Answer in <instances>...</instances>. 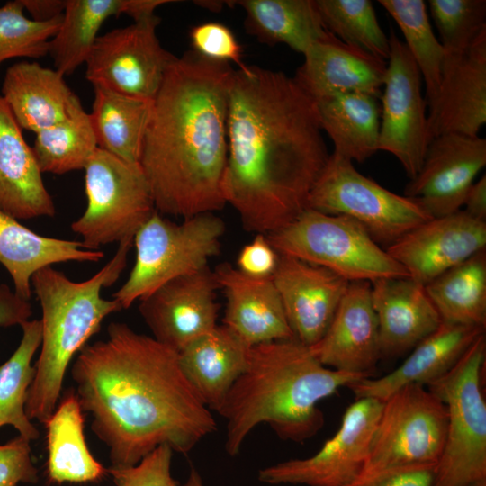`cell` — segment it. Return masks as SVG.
Returning a JSON list of instances; mask_svg holds the SVG:
<instances>
[{
    "mask_svg": "<svg viewBox=\"0 0 486 486\" xmlns=\"http://www.w3.org/2000/svg\"><path fill=\"white\" fill-rule=\"evenodd\" d=\"M292 76L313 102L348 93L380 98L387 62L347 45L330 32L311 45Z\"/></svg>",
    "mask_w": 486,
    "mask_h": 486,
    "instance_id": "cell-22",
    "label": "cell"
},
{
    "mask_svg": "<svg viewBox=\"0 0 486 486\" xmlns=\"http://www.w3.org/2000/svg\"><path fill=\"white\" fill-rule=\"evenodd\" d=\"M486 123V31L465 50L446 53L441 81L428 105L429 140L449 132L479 136Z\"/></svg>",
    "mask_w": 486,
    "mask_h": 486,
    "instance_id": "cell-18",
    "label": "cell"
},
{
    "mask_svg": "<svg viewBox=\"0 0 486 486\" xmlns=\"http://www.w3.org/2000/svg\"><path fill=\"white\" fill-rule=\"evenodd\" d=\"M104 256L102 250L87 249L81 241L38 234L0 211V263L14 292L25 300L30 301L32 277L38 270L68 261L99 262Z\"/></svg>",
    "mask_w": 486,
    "mask_h": 486,
    "instance_id": "cell-28",
    "label": "cell"
},
{
    "mask_svg": "<svg viewBox=\"0 0 486 486\" xmlns=\"http://www.w3.org/2000/svg\"><path fill=\"white\" fill-rule=\"evenodd\" d=\"M365 377L323 365L296 338L251 346L245 371L218 411L226 420V452L236 456L263 423L284 440L311 438L324 425L319 402Z\"/></svg>",
    "mask_w": 486,
    "mask_h": 486,
    "instance_id": "cell-4",
    "label": "cell"
},
{
    "mask_svg": "<svg viewBox=\"0 0 486 486\" xmlns=\"http://www.w3.org/2000/svg\"><path fill=\"white\" fill-rule=\"evenodd\" d=\"M173 453L168 446H159L137 464L110 466L108 473L116 486H179L171 473Z\"/></svg>",
    "mask_w": 486,
    "mask_h": 486,
    "instance_id": "cell-42",
    "label": "cell"
},
{
    "mask_svg": "<svg viewBox=\"0 0 486 486\" xmlns=\"http://www.w3.org/2000/svg\"><path fill=\"white\" fill-rule=\"evenodd\" d=\"M226 307L223 323L248 346L295 338L272 276L254 277L230 263L213 270Z\"/></svg>",
    "mask_w": 486,
    "mask_h": 486,
    "instance_id": "cell-21",
    "label": "cell"
},
{
    "mask_svg": "<svg viewBox=\"0 0 486 486\" xmlns=\"http://www.w3.org/2000/svg\"><path fill=\"white\" fill-rule=\"evenodd\" d=\"M279 254L264 234H256L254 238L239 250L236 268L254 277H270L275 271Z\"/></svg>",
    "mask_w": 486,
    "mask_h": 486,
    "instance_id": "cell-45",
    "label": "cell"
},
{
    "mask_svg": "<svg viewBox=\"0 0 486 486\" xmlns=\"http://www.w3.org/2000/svg\"><path fill=\"white\" fill-rule=\"evenodd\" d=\"M446 425V407L435 393L418 384L401 387L382 401L364 471L437 464Z\"/></svg>",
    "mask_w": 486,
    "mask_h": 486,
    "instance_id": "cell-11",
    "label": "cell"
},
{
    "mask_svg": "<svg viewBox=\"0 0 486 486\" xmlns=\"http://www.w3.org/2000/svg\"><path fill=\"white\" fill-rule=\"evenodd\" d=\"M125 11L126 0H67L61 24L49 42L55 69L70 76L86 64L104 22Z\"/></svg>",
    "mask_w": 486,
    "mask_h": 486,
    "instance_id": "cell-34",
    "label": "cell"
},
{
    "mask_svg": "<svg viewBox=\"0 0 486 486\" xmlns=\"http://www.w3.org/2000/svg\"><path fill=\"white\" fill-rule=\"evenodd\" d=\"M280 255L323 266L348 282L409 277L356 220L306 208L281 230L266 235Z\"/></svg>",
    "mask_w": 486,
    "mask_h": 486,
    "instance_id": "cell-8",
    "label": "cell"
},
{
    "mask_svg": "<svg viewBox=\"0 0 486 486\" xmlns=\"http://www.w3.org/2000/svg\"><path fill=\"white\" fill-rule=\"evenodd\" d=\"M30 442L18 435L0 445V486L38 482V469L32 459Z\"/></svg>",
    "mask_w": 486,
    "mask_h": 486,
    "instance_id": "cell-44",
    "label": "cell"
},
{
    "mask_svg": "<svg viewBox=\"0 0 486 486\" xmlns=\"http://www.w3.org/2000/svg\"><path fill=\"white\" fill-rule=\"evenodd\" d=\"M382 407V401L376 399H356L337 432L316 454L265 467L258 472L259 482L303 486H343L352 482L365 468Z\"/></svg>",
    "mask_w": 486,
    "mask_h": 486,
    "instance_id": "cell-14",
    "label": "cell"
},
{
    "mask_svg": "<svg viewBox=\"0 0 486 486\" xmlns=\"http://www.w3.org/2000/svg\"><path fill=\"white\" fill-rule=\"evenodd\" d=\"M485 328L442 321L439 327L418 343L406 360L386 375L365 377L350 383L356 399L383 401L403 386H428L448 373Z\"/></svg>",
    "mask_w": 486,
    "mask_h": 486,
    "instance_id": "cell-23",
    "label": "cell"
},
{
    "mask_svg": "<svg viewBox=\"0 0 486 486\" xmlns=\"http://www.w3.org/2000/svg\"><path fill=\"white\" fill-rule=\"evenodd\" d=\"M486 248V221L464 210L432 218L412 229L385 249L409 274L426 285Z\"/></svg>",
    "mask_w": 486,
    "mask_h": 486,
    "instance_id": "cell-17",
    "label": "cell"
},
{
    "mask_svg": "<svg viewBox=\"0 0 486 486\" xmlns=\"http://www.w3.org/2000/svg\"><path fill=\"white\" fill-rule=\"evenodd\" d=\"M20 326L22 329L21 342L0 365V428L13 426L20 436L32 441L40 433L28 418L25 404L35 374L32 361L41 343V322L28 320Z\"/></svg>",
    "mask_w": 486,
    "mask_h": 486,
    "instance_id": "cell-36",
    "label": "cell"
},
{
    "mask_svg": "<svg viewBox=\"0 0 486 486\" xmlns=\"http://www.w3.org/2000/svg\"><path fill=\"white\" fill-rule=\"evenodd\" d=\"M41 173L63 175L84 170L98 148L90 121L79 99L68 117L36 133L32 147Z\"/></svg>",
    "mask_w": 486,
    "mask_h": 486,
    "instance_id": "cell-35",
    "label": "cell"
},
{
    "mask_svg": "<svg viewBox=\"0 0 486 486\" xmlns=\"http://www.w3.org/2000/svg\"><path fill=\"white\" fill-rule=\"evenodd\" d=\"M307 208L350 217L376 243L388 246L433 218L417 201L384 188L334 153L310 193Z\"/></svg>",
    "mask_w": 486,
    "mask_h": 486,
    "instance_id": "cell-10",
    "label": "cell"
},
{
    "mask_svg": "<svg viewBox=\"0 0 486 486\" xmlns=\"http://www.w3.org/2000/svg\"><path fill=\"white\" fill-rule=\"evenodd\" d=\"M219 289L208 266L165 283L140 300L139 311L151 337L179 352L218 325Z\"/></svg>",
    "mask_w": 486,
    "mask_h": 486,
    "instance_id": "cell-15",
    "label": "cell"
},
{
    "mask_svg": "<svg viewBox=\"0 0 486 486\" xmlns=\"http://www.w3.org/2000/svg\"><path fill=\"white\" fill-rule=\"evenodd\" d=\"M400 29L404 44L415 60L425 83L428 105L440 86L446 52L435 35L423 0H379Z\"/></svg>",
    "mask_w": 486,
    "mask_h": 486,
    "instance_id": "cell-37",
    "label": "cell"
},
{
    "mask_svg": "<svg viewBox=\"0 0 486 486\" xmlns=\"http://www.w3.org/2000/svg\"><path fill=\"white\" fill-rule=\"evenodd\" d=\"M467 486H486V480L480 481V482L469 484Z\"/></svg>",
    "mask_w": 486,
    "mask_h": 486,
    "instance_id": "cell-51",
    "label": "cell"
},
{
    "mask_svg": "<svg viewBox=\"0 0 486 486\" xmlns=\"http://www.w3.org/2000/svg\"><path fill=\"white\" fill-rule=\"evenodd\" d=\"M272 278L294 338L313 346L326 332L350 282L323 266L280 254Z\"/></svg>",
    "mask_w": 486,
    "mask_h": 486,
    "instance_id": "cell-19",
    "label": "cell"
},
{
    "mask_svg": "<svg viewBox=\"0 0 486 486\" xmlns=\"http://www.w3.org/2000/svg\"><path fill=\"white\" fill-rule=\"evenodd\" d=\"M84 170L87 206L72 222L73 232L91 250L133 239L156 211L140 164L97 148Z\"/></svg>",
    "mask_w": 486,
    "mask_h": 486,
    "instance_id": "cell-9",
    "label": "cell"
},
{
    "mask_svg": "<svg viewBox=\"0 0 486 486\" xmlns=\"http://www.w3.org/2000/svg\"><path fill=\"white\" fill-rule=\"evenodd\" d=\"M41 175L32 148L0 95V211L18 220L54 217L56 206Z\"/></svg>",
    "mask_w": 486,
    "mask_h": 486,
    "instance_id": "cell-25",
    "label": "cell"
},
{
    "mask_svg": "<svg viewBox=\"0 0 486 486\" xmlns=\"http://www.w3.org/2000/svg\"><path fill=\"white\" fill-rule=\"evenodd\" d=\"M381 94L379 150L394 156L411 179L419 171L430 142L428 103L422 76L411 54L393 29Z\"/></svg>",
    "mask_w": 486,
    "mask_h": 486,
    "instance_id": "cell-13",
    "label": "cell"
},
{
    "mask_svg": "<svg viewBox=\"0 0 486 486\" xmlns=\"http://www.w3.org/2000/svg\"><path fill=\"white\" fill-rule=\"evenodd\" d=\"M328 32L344 43L387 61L389 36L382 29L370 0H315Z\"/></svg>",
    "mask_w": 486,
    "mask_h": 486,
    "instance_id": "cell-38",
    "label": "cell"
},
{
    "mask_svg": "<svg viewBox=\"0 0 486 486\" xmlns=\"http://www.w3.org/2000/svg\"><path fill=\"white\" fill-rule=\"evenodd\" d=\"M189 38L192 50L205 58L233 63L240 70L248 66L243 61L242 46L233 32L221 22H206L194 25L190 29Z\"/></svg>",
    "mask_w": 486,
    "mask_h": 486,
    "instance_id": "cell-41",
    "label": "cell"
},
{
    "mask_svg": "<svg viewBox=\"0 0 486 486\" xmlns=\"http://www.w3.org/2000/svg\"><path fill=\"white\" fill-rule=\"evenodd\" d=\"M234 69L193 50L177 57L152 101L139 164L156 211L183 220L224 208L228 101Z\"/></svg>",
    "mask_w": 486,
    "mask_h": 486,
    "instance_id": "cell-3",
    "label": "cell"
},
{
    "mask_svg": "<svg viewBox=\"0 0 486 486\" xmlns=\"http://www.w3.org/2000/svg\"><path fill=\"white\" fill-rule=\"evenodd\" d=\"M89 112L97 146L123 160L139 163L152 101L93 86Z\"/></svg>",
    "mask_w": 486,
    "mask_h": 486,
    "instance_id": "cell-32",
    "label": "cell"
},
{
    "mask_svg": "<svg viewBox=\"0 0 486 486\" xmlns=\"http://www.w3.org/2000/svg\"><path fill=\"white\" fill-rule=\"evenodd\" d=\"M428 5L446 53L467 50L486 31L485 0H429Z\"/></svg>",
    "mask_w": 486,
    "mask_h": 486,
    "instance_id": "cell-40",
    "label": "cell"
},
{
    "mask_svg": "<svg viewBox=\"0 0 486 486\" xmlns=\"http://www.w3.org/2000/svg\"><path fill=\"white\" fill-rule=\"evenodd\" d=\"M382 356L413 348L435 331L442 320L425 285L410 277L382 278L371 283Z\"/></svg>",
    "mask_w": 486,
    "mask_h": 486,
    "instance_id": "cell-24",
    "label": "cell"
},
{
    "mask_svg": "<svg viewBox=\"0 0 486 486\" xmlns=\"http://www.w3.org/2000/svg\"><path fill=\"white\" fill-rule=\"evenodd\" d=\"M309 347L328 368L368 376L382 357L371 283H349L326 332Z\"/></svg>",
    "mask_w": 486,
    "mask_h": 486,
    "instance_id": "cell-20",
    "label": "cell"
},
{
    "mask_svg": "<svg viewBox=\"0 0 486 486\" xmlns=\"http://www.w3.org/2000/svg\"><path fill=\"white\" fill-rule=\"evenodd\" d=\"M24 10L36 22H48L60 17L67 0H21Z\"/></svg>",
    "mask_w": 486,
    "mask_h": 486,
    "instance_id": "cell-48",
    "label": "cell"
},
{
    "mask_svg": "<svg viewBox=\"0 0 486 486\" xmlns=\"http://www.w3.org/2000/svg\"><path fill=\"white\" fill-rule=\"evenodd\" d=\"M486 165V140L449 132L429 142L422 166L404 189L433 218L461 210L469 187Z\"/></svg>",
    "mask_w": 486,
    "mask_h": 486,
    "instance_id": "cell-16",
    "label": "cell"
},
{
    "mask_svg": "<svg viewBox=\"0 0 486 486\" xmlns=\"http://www.w3.org/2000/svg\"><path fill=\"white\" fill-rule=\"evenodd\" d=\"M107 335L80 350L71 375L112 467L133 466L163 445L188 454L217 430L178 352L123 322L110 323Z\"/></svg>",
    "mask_w": 486,
    "mask_h": 486,
    "instance_id": "cell-2",
    "label": "cell"
},
{
    "mask_svg": "<svg viewBox=\"0 0 486 486\" xmlns=\"http://www.w3.org/2000/svg\"><path fill=\"white\" fill-rule=\"evenodd\" d=\"M21 0L0 7V66L15 58H40L48 55L49 42L58 32L62 15L36 22L24 14Z\"/></svg>",
    "mask_w": 486,
    "mask_h": 486,
    "instance_id": "cell-39",
    "label": "cell"
},
{
    "mask_svg": "<svg viewBox=\"0 0 486 486\" xmlns=\"http://www.w3.org/2000/svg\"><path fill=\"white\" fill-rule=\"evenodd\" d=\"M223 3L224 2H220V1L219 2H217V1H214V2L213 1H212V2L207 1L206 2L205 1V2H199V4L201 6H205V7L210 8L211 10L216 11V10H220L221 8Z\"/></svg>",
    "mask_w": 486,
    "mask_h": 486,
    "instance_id": "cell-50",
    "label": "cell"
},
{
    "mask_svg": "<svg viewBox=\"0 0 486 486\" xmlns=\"http://www.w3.org/2000/svg\"><path fill=\"white\" fill-rule=\"evenodd\" d=\"M47 430V476L51 483L96 482L108 473L89 450L85 417L76 392L68 390L44 424Z\"/></svg>",
    "mask_w": 486,
    "mask_h": 486,
    "instance_id": "cell-29",
    "label": "cell"
},
{
    "mask_svg": "<svg viewBox=\"0 0 486 486\" xmlns=\"http://www.w3.org/2000/svg\"><path fill=\"white\" fill-rule=\"evenodd\" d=\"M379 97L366 93L340 94L314 102L333 153L363 163L379 151Z\"/></svg>",
    "mask_w": 486,
    "mask_h": 486,
    "instance_id": "cell-30",
    "label": "cell"
},
{
    "mask_svg": "<svg viewBox=\"0 0 486 486\" xmlns=\"http://www.w3.org/2000/svg\"><path fill=\"white\" fill-rule=\"evenodd\" d=\"M184 486H204L198 472L192 468L189 477Z\"/></svg>",
    "mask_w": 486,
    "mask_h": 486,
    "instance_id": "cell-49",
    "label": "cell"
},
{
    "mask_svg": "<svg viewBox=\"0 0 486 486\" xmlns=\"http://www.w3.org/2000/svg\"><path fill=\"white\" fill-rule=\"evenodd\" d=\"M436 464H414L367 470L343 486H432Z\"/></svg>",
    "mask_w": 486,
    "mask_h": 486,
    "instance_id": "cell-43",
    "label": "cell"
},
{
    "mask_svg": "<svg viewBox=\"0 0 486 486\" xmlns=\"http://www.w3.org/2000/svg\"><path fill=\"white\" fill-rule=\"evenodd\" d=\"M232 2L245 11L246 32L270 46L284 44L304 55L311 45L328 33L315 0Z\"/></svg>",
    "mask_w": 486,
    "mask_h": 486,
    "instance_id": "cell-31",
    "label": "cell"
},
{
    "mask_svg": "<svg viewBox=\"0 0 486 486\" xmlns=\"http://www.w3.org/2000/svg\"><path fill=\"white\" fill-rule=\"evenodd\" d=\"M250 346L224 325L178 352L181 368L205 405L216 412L245 371Z\"/></svg>",
    "mask_w": 486,
    "mask_h": 486,
    "instance_id": "cell-27",
    "label": "cell"
},
{
    "mask_svg": "<svg viewBox=\"0 0 486 486\" xmlns=\"http://www.w3.org/2000/svg\"><path fill=\"white\" fill-rule=\"evenodd\" d=\"M225 229L214 213L176 223L155 211L134 236V266L112 298L128 309L165 283L208 267L220 251Z\"/></svg>",
    "mask_w": 486,
    "mask_h": 486,
    "instance_id": "cell-7",
    "label": "cell"
},
{
    "mask_svg": "<svg viewBox=\"0 0 486 486\" xmlns=\"http://www.w3.org/2000/svg\"><path fill=\"white\" fill-rule=\"evenodd\" d=\"M133 239L118 244L104 266L82 282L70 280L52 266L32 277V290L41 307V343L25 411L28 418L45 424L60 399L64 378L76 354L96 334L104 320L122 308L115 300L101 296L113 284L127 265Z\"/></svg>",
    "mask_w": 486,
    "mask_h": 486,
    "instance_id": "cell-5",
    "label": "cell"
},
{
    "mask_svg": "<svg viewBox=\"0 0 486 486\" xmlns=\"http://www.w3.org/2000/svg\"><path fill=\"white\" fill-rule=\"evenodd\" d=\"M425 290L442 321L485 328L486 249L441 274Z\"/></svg>",
    "mask_w": 486,
    "mask_h": 486,
    "instance_id": "cell-33",
    "label": "cell"
},
{
    "mask_svg": "<svg viewBox=\"0 0 486 486\" xmlns=\"http://www.w3.org/2000/svg\"><path fill=\"white\" fill-rule=\"evenodd\" d=\"M467 214L474 219L486 221V176L474 181L469 187L463 206Z\"/></svg>",
    "mask_w": 486,
    "mask_h": 486,
    "instance_id": "cell-47",
    "label": "cell"
},
{
    "mask_svg": "<svg viewBox=\"0 0 486 486\" xmlns=\"http://www.w3.org/2000/svg\"><path fill=\"white\" fill-rule=\"evenodd\" d=\"M485 355L482 333L448 373L427 386L447 410L446 442L432 486L486 480V403L481 382Z\"/></svg>",
    "mask_w": 486,
    "mask_h": 486,
    "instance_id": "cell-6",
    "label": "cell"
},
{
    "mask_svg": "<svg viewBox=\"0 0 486 486\" xmlns=\"http://www.w3.org/2000/svg\"><path fill=\"white\" fill-rule=\"evenodd\" d=\"M1 96L21 127L35 134L65 120L79 99L55 68L21 61L5 72Z\"/></svg>",
    "mask_w": 486,
    "mask_h": 486,
    "instance_id": "cell-26",
    "label": "cell"
},
{
    "mask_svg": "<svg viewBox=\"0 0 486 486\" xmlns=\"http://www.w3.org/2000/svg\"><path fill=\"white\" fill-rule=\"evenodd\" d=\"M32 314L29 300L13 292L5 284H0V327L21 325Z\"/></svg>",
    "mask_w": 486,
    "mask_h": 486,
    "instance_id": "cell-46",
    "label": "cell"
},
{
    "mask_svg": "<svg viewBox=\"0 0 486 486\" xmlns=\"http://www.w3.org/2000/svg\"><path fill=\"white\" fill-rule=\"evenodd\" d=\"M156 14L98 36L86 62V77L122 94L153 101L177 57L157 35Z\"/></svg>",
    "mask_w": 486,
    "mask_h": 486,
    "instance_id": "cell-12",
    "label": "cell"
},
{
    "mask_svg": "<svg viewBox=\"0 0 486 486\" xmlns=\"http://www.w3.org/2000/svg\"><path fill=\"white\" fill-rule=\"evenodd\" d=\"M329 156L316 104L292 76L234 70L223 194L245 230L268 235L295 220Z\"/></svg>",
    "mask_w": 486,
    "mask_h": 486,
    "instance_id": "cell-1",
    "label": "cell"
}]
</instances>
